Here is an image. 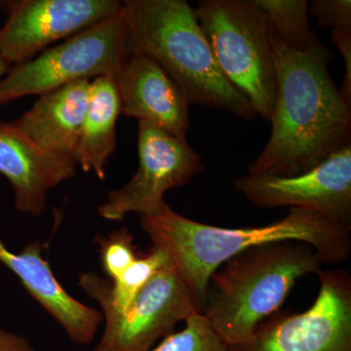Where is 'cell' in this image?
<instances>
[{"instance_id":"obj_1","label":"cell","mask_w":351,"mask_h":351,"mask_svg":"<svg viewBox=\"0 0 351 351\" xmlns=\"http://www.w3.org/2000/svg\"><path fill=\"white\" fill-rule=\"evenodd\" d=\"M276 94L271 133L248 174L293 177L350 145L351 105L329 73L332 53L316 38L306 51L272 36Z\"/></svg>"},{"instance_id":"obj_2","label":"cell","mask_w":351,"mask_h":351,"mask_svg":"<svg viewBox=\"0 0 351 351\" xmlns=\"http://www.w3.org/2000/svg\"><path fill=\"white\" fill-rule=\"evenodd\" d=\"M152 245L162 247L202 313L208 281L226 261L258 245L302 242L313 247L323 265L345 261L351 250V225L292 208L285 218L260 226L226 228L199 223L178 214L167 204L143 216Z\"/></svg>"},{"instance_id":"obj_18","label":"cell","mask_w":351,"mask_h":351,"mask_svg":"<svg viewBox=\"0 0 351 351\" xmlns=\"http://www.w3.org/2000/svg\"><path fill=\"white\" fill-rule=\"evenodd\" d=\"M265 14L272 36L286 47L306 51L317 38L309 21L306 0H255Z\"/></svg>"},{"instance_id":"obj_3","label":"cell","mask_w":351,"mask_h":351,"mask_svg":"<svg viewBox=\"0 0 351 351\" xmlns=\"http://www.w3.org/2000/svg\"><path fill=\"white\" fill-rule=\"evenodd\" d=\"M121 13L128 55L156 62L189 104L244 119L257 117L250 101L221 73L195 10L186 0H128L122 2Z\"/></svg>"},{"instance_id":"obj_17","label":"cell","mask_w":351,"mask_h":351,"mask_svg":"<svg viewBox=\"0 0 351 351\" xmlns=\"http://www.w3.org/2000/svg\"><path fill=\"white\" fill-rule=\"evenodd\" d=\"M171 262L172 258L165 249L152 245V250L147 255L138 257L115 280L108 281L98 274L89 272L80 276V284L87 295L100 304L103 313H121L152 277Z\"/></svg>"},{"instance_id":"obj_10","label":"cell","mask_w":351,"mask_h":351,"mask_svg":"<svg viewBox=\"0 0 351 351\" xmlns=\"http://www.w3.org/2000/svg\"><path fill=\"white\" fill-rule=\"evenodd\" d=\"M197 313L173 262L152 277L121 313L105 311V329L94 351H147Z\"/></svg>"},{"instance_id":"obj_8","label":"cell","mask_w":351,"mask_h":351,"mask_svg":"<svg viewBox=\"0 0 351 351\" xmlns=\"http://www.w3.org/2000/svg\"><path fill=\"white\" fill-rule=\"evenodd\" d=\"M138 169L125 186L108 193L101 218L123 221L129 213L149 216L165 206L170 189L189 184L202 171V158L186 143L147 121L138 124Z\"/></svg>"},{"instance_id":"obj_7","label":"cell","mask_w":351,"mask_h":351,"mask_svg":"<svg viewBox=\"0 0 351 351\" xmlns=\"http://www.w3.org/2000/svg\"><path fill=\"white\" fill-rule=\"evenodd\" d=\"M319 293L302 313H277L243 343L226 351H351V277L346 270H321Z\"/></svg>"},{"instance_id":"obj_16","label":"cell","mask_w":351,"mask_h":351,"mask_svg":"<svg viewBox=\"0 0 351 351\" xmlns=\"http://www.w3.org/2000/svg\"><path fill=\"white\" fill-rule=\"evenodd\" d=\"M121 110L114 75L99 76L90 82L86 113L73 158L84 172L93 171L101 180L105 179L106 164L117 147L115 124Z\"/></svg>"},{"instance_id":"obj_23","label":"cell","mask_w":351,"mask_h":351,"mask_svg":"<svg viewBox=\"0 0 351 351\" xmlns=\"http://www.w3.org/2000/svg\"><path fill=\"white\" fill-rule=\"evenodd\" d=\"M0 351H36L29 339L0 327Z\"/></svg>"},{"instance_id":"obj_6","label":"cell","mask_w":351,"mask_h":351,"mask_svg":"<svg viewBox=\"0 0 351 351\" xmlns=\"http://www.w3.org/2000/svg\"><path fill=\"white\" fill-rule=\"evenodd\" d=\"M127 57V27L120 9L117 15L11 69L0 80V105L29 95L41 96L80 80L114 75Z\"/></svg>"},{"instance_id":"obj_5","label":"cell","mask_w":351,"mask_h":351,"mask_svg":"<svg viewBox=\"0 0 351 351\" xmlns=\"http://www.w3.org/2000/svg\"><path fill=\"white\" fill-rule=\"evenodd\" d=\"M195 15L221 73L270 121L276 94L271 32L255 0H203Z\"/></svg>"},{"instance_id":"obj_22","label":"cell","mask_w":351,"mask_h":351,"mask_svg":"<svg viewBox=\"0 0 351 351\" xmlns=\"http://www.w3.org/2000/svg\"><path fill=\"white\" fill-rule=\"evenodd\" d=\"M331 40L345 61V78L339 92L346 103L351 105V29H332Z\"/></svg>"},{"instance_id":"obj_14","label":"cell","mask_w":351,"mask_h":351,"mask_svg":"<svg viewBox=\"0 0 351 351\" xmlns=\"http://www.w3.org/2000/svg\"><path fill=\"white\" fill-rule=\"evenodd\" d=\"M43 253L40 242H32L21 253H13L0 239V263L20 279L27 293L61 325L73 343L89 345L100 329L103 314L64 290Z\"/></svg>"},{"instance_id":"obj_9","label":"cell","mask_w":351,"mask_h":351,"mask_svg":"<svg viewBox=\"0 0 351 351\" xmlns=\"http://www.w3.org/2000/svg\"><path fill=\"white\" fill-rule=\"evenodd\" d=\"M233 186L257 206L306 210L351 225V144L301 175L246 174Z\"/></svg>"},{"instance_id":"obj_12","label":"cell","mask_w":351,"mask_h":351,"mask_svg":"<svg viewBox=\"0 0 351 351\" xmlns=\"http://www.w3.org/2000/svg\"><path fill=\"white\" fill-rule=\"evenodd\" d=\"M113 75L122 114L149 122L173 137L186 140L191 104L156 62L142 55H128Z\"/></svg>"},{"instance_id":"obj_13","label":"cell","mask_w":351,"mask_h":351,"mask_svg":"<svg viewBox=\"0 0 351 351\" xmlns=\"http://www.w3.org/2000/svg\"><path fill=\"white\" fill-rule=\"evenodd\" d=\"M75 166L73 158L41 149L12 122L0 121V174L10 182L20 213L43 215L48 191L75 177Z\"/></svg>"},{"instance_id":"obj_15","label":"cell","mask_w":351,"mask_h":351,"mask_svg":"<svg viewBox=\"0 0 351 351\" xmlns=\"http://www.w3.org/2000/svg\"><path fill=\"white\" fill-rule=\"evenodd\" d=\"M89 90V80H80L41 95L13 125L43 151L75 160Z\"/></svg>"},{"instance_id":"obj_4","label":"cell","mask_w":351,"mask_h":351,"mask_svg":"<svg viewBox=\"0 0 351 351\" xmlns=\"http://www.w3.org/2000/svg\"><path fill=\"white\" fill-rule=\"evenodd\" d=\"M322 265L313 247L302 242L247 249L210 277L202 314L226 345L243 343L279 311L300 278L319 274Z\"/></svg>"},{"instance_id":"obj_25","label":"cell","mask_w":351,"mask_h":351,"mask_svg":"<svg viewBox=\"0 0 351 351\" xmlns=\"http://www.w3.org/2000/svg\"><path fill=\"white\" fill-rule=\"evenodd\" d=\"M1 5H2V2H1V1H0V6H1Z\"/></svg>"},{"instance_id":"obj_24","label":"cell","mask_w":351,"mask_h":351,"mask_svg":"<svg viewBox=\"0 0 351 351\" xmlns=\"http://www.w3.org/2000/svg\"><path fill=\"white\" fill-rule=\"evenodd\" d=\"M8 64H9L7 63V62L4 61V60L0 57V77L6 73Z\"/></svg>"},{"instance_id":"obj_21","label":"cell","mask_w":351,"mask_h":351,"mask_svg":"<svg viewBox=\"0 0 351 351\" xmlns=\"http://www.w3.org/2000/svg\"><path fill=\"white\" fill-rule=\"evenodd\" d=\"M308 11L321 29H351L350 0H313Z\"/></svg>"},{"instance_id":"obj_20","label":"cell","mask_w":351,"mask_h":351,"mask_svg":"<svg viewBox=\"0 0 351 351\" xmlns=\"http://www.w3.org/2000/svg\"><path fill=\"white\" fill-rule=\"evenodd\" d=\"M133 239L128 228H122L97 240L101 267L110 281L121 276L138 258Z\"/></svg>"},{"instance_id":"obj_11","label":"cell","mask_w":351,"mask_h":351,"mask_svg":"<svg viewBox=\"0 0 351 351\" xmlns=\"http://www.w3.org/2000/svg\"><path fill=\"white\" fill-rule=\"evenodd\" d=\"M117 0H22L8 3L9 17L0 29V57L24 63L59 39L119 13Z\"/></svg>"},{"instance_id":"obj_19","label":"cell","mask_w":351,"mask_h":351,"mask_svg":"<svg viewBox=\"0 0 351 351\" xmlns=\"http://www.w3.org/2000/svg\"><path fill=\"white\" fill-rule=\"evenodd\" d=\"M147 351H226V345L207 318L195 313L182 331L168 335L160 345Z\"/></svg>"}]
</instances>
